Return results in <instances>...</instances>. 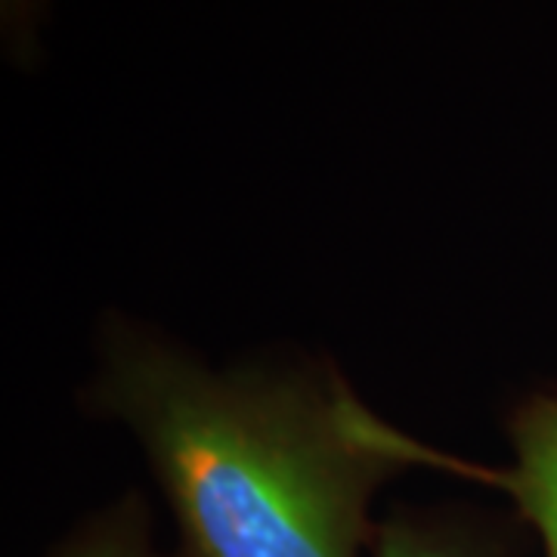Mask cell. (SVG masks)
<instances>
[{
	"mask_svg": "<svg viewBox=\"0 0 557 557\" xmlns=\"http://www.w3.org/2000/svg\"><path fill=\"white\" fill-rule=\"evenodd\" d=\"M375 557H483L449 533L409 520H391L375 539Z\"/></svg>",
	"mask_w": 557,
	"mask_h": 557,
	"instance_id": "3957f363",
	"label": "cell"
},
{
	"mask_svg": "<svg viewBox=\"0 0 557 557\" xmlns=\"http://www.w3.org/2000/svg\"><path fill=\"white\" fill-rule=\"evenodd\" d=\"M60 557H149L137 542L134 530L124 527H106L90 536H84L78 545L65 548Z\"/></svg>",
	"mask_w": 557,
	"mask_h": 557,
	"instance_id": "277c9868",
	"label": "cell"
},
{
	"mask_svg": "<svg viewBox=\"0 0 557 557\" xmlns=\"http://www.w3.org/2000/svg\"><path fill=\"white\" fill-rule=\"evenodd\" d=\"M189 557H359L369 502L406 465L394 428L338 381L211 375L137 350L112 375Z\"/></svg>",
	"mask_w": 557,
	"mask_h": 557,
	"instance_id": "6da1fadb",
	"label": "cell"
},
{
	"mask_svg": "<svg viewBox=\"0 0 557 557\" xmlns=\"http://www.w3.org/2000/svg\"><path fill=\"white\" fill-rule=\"evenodd\" d=\"M35 0H3V10H7V22L20 20L22 13H28V7H32Z\"/></svg>",
	"mask_w": 557,
	"mask_h": 557,
	"instance_id": "5b68a950",
	"label": "cell"
},
{
	"mask_svg": "<svg viewBox=\"0 0 557 557\" xmlns=\"http://www.w3.org/2000/svg\"><path fill=\"white\" fill-rule=\"evenodd\" d=\"M518 461L505 471L474 468L468 461L431 453L424 446H409L412 461L440 465L461 478L483 480L505 490L518 502L520 515L533 523L542 539L545 557H557V397H536L527 403L511 424Z\"/></svg>",
	"mask_w": 557,
	"mask_h": 557,
	"instance_id": "7a4b0ae2",
	"label": "cell"
}]
</instances>
